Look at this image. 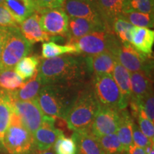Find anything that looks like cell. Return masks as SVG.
Wrapping results in <instances>:
<instances>
[{"label":"cell","instance_id":"2e32d148","mask_svg":"<svg viewBox=\"0 0 154 154\" xmlns=\"http://www.w3.org/2000/svg\"><path fill=\"white\" fill-rule=\"evenodd\" d=\"M20 24L19 30L21 34L30 44L45 42L51 39V36L47 35L42 29L39 14L36 11Z\"/></svg>","mask_w":154,"mask_h":154},{"label":"cell","instance_id":"4fadbf2b","mask_svg":"<svg viewBox=\"0 0 154 154\" xmlns=\"http://www.w3.org/2000/svg\"><path fill=\"white\" fill-rule=\"evenodd\" d=\"M62 131L55 126V119L44 115L41 126L33 134L36 150L44 151L53 147Z\"/></svg>","mask_w":154,"mask_h":154},{"label":"cell","instance_id":"9c48e42d","mask_svg":"<svg viewBox=\"0 0 154 154\" xmlns=\"http://www.w3.org/2000/svg\"><path fill=\"white\" fill-rule=\"evenodd\" d=\"M42 29L49 36L67 37L69 17L62 7L41 9L38 11Z\"/></svg>","mask_w":154,"mask_h":154},{"label":"cell","instance_id":"83f0119b","mask_svg":"<svg viewBox=\"0 0 154 154\" xmlns=\"http://www.w3.org/2000/svg\"><path fill=\"white\" fill-rule=\"evenodd\" d=\"M134 26L122 17L115 19L113 24V32L121 44H131V32Z\"/></svg>","mask_w":154,"mask_h":154},{"label":"cell","instance_id":"6da1fadb","mask_svg":"<svg viewBox=\"0 0 154 154\" xmlns=\"http://www.w3.org/2000/svg\"><path fill=\"white\" fill-rule=\"evenodd\" d=\"M86 57L66 55L40 61L38 74L43 85L84 87L90 73Z\"/></svg>","mask_w":154,"mask_h":154},{"label":"cell","instance_id":"836d02e7","mask_svg":"<svg viewBox=\"0 0 154 154\" xmlns=\"http://www.w3.org/2000/svg\"><path fill=\"white\" fill-rule=\"evenodd\" d=\"M137 119L138 127L141 132L149 138L151 143H154V126L153 123L148 119L143 111L139 109L138 112Z\"/></svg>","mask_w":154,"mask_h":154},{"label":"cell","instance_id":"e575fe53","mask_svg":"<svg viewBox=\"0 0 154 154\" xmlns=\"http://www.w3.org/2000/svg\"><path fill=\"white\" fill-rule=\"evenodd\" d=\"M134 104V103H133ZM143 111L148 119L153 123L154 121V96L153 91L150 92L138 104H134Z\"/></svg>","mask_w":154,"mask_h":154},{"label":"cell","instance_id":"ac0fdd59","mask_svg":"<svg viewBox=\"0 0 154 154\" xmlns=\"http://www.w3.org/2000/svg\"><path fill=\"white\" fill-rule=\"evenodd\" d=\"M88 67L95 76L111 75L117 62L116 57L110 51H106L93 57H86Z\"/></svg>","mask_w":154,"mask_h":154},{"label":"cell","instance_id":"5b68a950","mask_svg":"<svg viewBox=\"0 0 154 154\" xmlns=\"http://www.w3.org/2000/svg\"><path fill=\"white\" fill-rule=\"evenodd\" d=\"M120 42L114 34L106 30H99L86 34L76 41L67 44L76 48L77 54L88 57L106 51L113 52Z\"/></svg>","mask_w":154,"mask_h":154},{"label":"cell","instance_id":"7bdbcfd3","mask_svg":"<svg viewBox=\"0 0 154 154\" xmlns=\"http://www.w3.org/2000/svg\"><path fill=\"white\" fill-rule=\"evenodd\" d=\"M4 2H5V0H0V5H3Z\"/></svg>","mask_w":154,"mask_h":154},{"label":"cell","instance_id":"9a60e30c","mask_svg":"<svg viewBox=\"0 0 154 154\" xmlns=\"http://www.w3.org/2000/svg\"><path fill=\"white\" fill-rule=\"evenodd\" d=\"M131 95L129 103L138 104L153 90L152 74L145 72L130 73Z\"/></svg>","mask_w":154,"mask_h":154},{"label":"cell","instance_id":"cb8c5ba5","mask_svg":"<svg viewBox=\"0 0 154 154\" xmlns=\"http://www.w3.org/2000/svg\"><path fill=\"white\" fill-rule=\"evenodd\" d=\"M12 103L8 91L0 89V149H2L4 136L10 123Z\"/></svg>","mask_w":154,"mask_h":154},{"label":"cell","instance_id":"484cf974","mask_svg":"<svg viewBox=\"0 0 154 154\" xmlns=\"http://www.w3.org/2000/svg\"><path fill=\"white\" fill-rule=\"evenodd\" d=\"M39 63L40 59L38 56H26L17 63L14 70L24 82H26L38 72Z\"/></svg>","mask_w":154,"mask_h":154},{"label":"cell","instance_id":"ee69618b","mask_svg":"<svg viewBox=\"0 0 154 154\" xmlns=\"http://www.w3.org/2000/svg\"><path fill=\"white\" fill-rule=\"evenodd\" d=\"M122 154H125V152H124V153H122Z\"/></svg>","mask_w":154,"mask_h":154},{"label":"cell","instance_id":"4dcf8cb0","mask_svg":"<svg viewBox=\"0 0 154 154\" xmlns=\"http://www.w3.org/2000/svg\"><path fill=\"white\" fill-rule=\"evenodd\" d=\"M121 17L126 19L127 22L131 23L133 26L148 29L153 27V14H145L138 11H131L124 13Z\"/></svg>","mask_w":154,"mask_h":154},{"label":"cell","instance_id":"d4e9b609","mask_svg":"<svg viewBox=\"0 0 154 154\" xmlns=\"http://www.w3.org/2000/svg\"><path fill=\"white\" fill-rule=\"evenodd\" d=\"M120 119L116 134L125 151L133 144L132 130L134 120L126 109L120 111Z\"/></svg>","mask_w":154,"mask_h":154},{"label":"cell","instance_id":"e0dca14e","mask_svg":"<svg viewBox=\"0 0 154 154\" xmlns=\"http://www.w3.org/2000/svg\"><path fill=\"white\" fill-rule=\"evenodd\" d=\"M154 43V32L148 28L134 26L131 45L141 54L151 57Z\"/></svg>","mask_w":154,"mask_h":154},{"label":"cell","instance_id":"f1b7e54d","mask_svg":"<svg viewBox=\"0 0 154 154\" xmlns=\"http://www.w3.org/2000/svg\"><path fill=\"white\" fill-rule=\"evenodd\" d=\"M24 83L16 74L14 69L0 71V89L14 91L22 88Z\"/></svg>","mask_w":154,"mask_h":154},{"label":"cell","instance_id":"5bb4252c","mask_svg":"<svg viewBox=\"0 0 154 154\" xmlns=\"http://www.w3.org/2000/svg\"><path fill=\"white\" fill-rule=\"evenodd\" d=\"M126 0H98L96 7L103 21L106 29L113 32V24L116 19L124 13Z\"/></svg>","mask_w":154,"mask_h":154},{"label":"cell","instance_id":"30bf717a","mask_svg":"<svg viewBox=\"0 0 154 154\" xmlns=\"http://www.w3.org/2000/svg\"><path fill=\"white\" fill-rule=\"evenodd\" d=\"M13 111L18 116L25 128L33 135L41 126L44 114L36 100L17 101L11 99Z\"/></svg>","mask_w":154,"mask_h":154},{"label":"cell","instance_id":"74e56055","mask_svg":"<svg viewBox=\"0 0 154 154\" xmlns=\"http://www.w3.org/2000/svg\"><path fill=\"white\" fill-rule=\"evenodd\" d=\"M36 7V11L44 9L62 7L65 0H33Z\"/></svg>","mask_w":154,"mask_h":154},{"label":"cell","instance_id":"603a6c76","mask_svg":"<svg viewBox=\"0 0 154 154\" xmlns=\"http://www.w3.org/2000/svg\"><path fill=\"white\" fill-rule=\"evenodd\" d=\"M112 77L120 90L123 103L125 107L128 106L131 95L130 72L117 61L112 73Z\"/></svg>","mask_w":154,"mask_h":154},{"label":"cell","instance_id":"3957f363","mask_svg":"<svg viewBox=\"0 0 154 154\" xmlns=\"http://www.w3.org/2000/svg\"><path fill=\"white\" fill-rule=\"evenodd\" d=\"M99 106L93 88H83L64 118L68 128L74 132H85L91 130V124Z\"/></svg>","mask_w":154,"mask_h":154},{"label":"cell","instance_id":"d6a6232c","mask_svg":"<svg viewBox=\"0 0 154 154\" xmlns=\"http://www.w3.org/2000/svg\"><path fill=\"white\" fill-rule=\"evenodd\" d=\"M153 0H126L124 13L138 11L145 14H153Z\"/></svg>","mask_w":154,"mask_h":154},{"label":"cell","instance_id":"b9f144b4","mask_svg":"<svg viewBox=\"0 0 154 154\" xmlns=\"http://www.w3.org/2000/svg\"><path fill=\"white\" fill-rule=\"evenodd\" d=\"M84 1L87 2H88V3L96 5V2H97L98 0H84Z\"/></svg>","mask_w":154,"mask_h":154},{"label":"cell","instance_id":"f546056e","mask_svg":"<svg viewBox=\"0 0 154 154\" xmlns=\"http://www.w3.org/2000/svg\"><path fill=\"white\" fill-rule=\"evenodd\" d=\"M97 138L104 154H122L126 151L121 145L116 133Z\"/></svg>","mask_w":154,"mask_h":154},{"label":"cell","instance_id":"7c38bea8","mask_svg":"<svg viewBox=\"0 0 154 154\" xmlns=\"http://www.w3.org/2000/svg\"><path fill=\"white\" fill-rule=\"evenodd\" d=\"M62 8L69 17L88 19L95 24L101 25L106 29L96 5L84 0H65Z\"/></svg>","mask_w":154,"mask_h":154},{"label":"cell","instance_id":"ab89813d","mask_svg":"<svg viewBox=\"0 0 154 154\" xmlns=\"http://www.w3.org/2000/svg\"><path fill=\"white\" fill-rule=\"evenodd\" d=\"M125 154H146L145 150L142 148L134 145V143L128 147V149L125 151Z\"/></svg>","mask_w":154,"mask_h":154},{"label":"cell","instance_id":"8d00e7d4","mask_svg":"<svg viewBox=\"0 0 154 154\" xmlns=\"http://www.w3.org/2000/svg\"><path fill=\"white\" fill-rule=\"evenodd\" d=\"M132 140L133 143L134 145L137 146L140 148H142L143 149H145L150 143H151L149 140V138L146 137L145 135L141 132L138 125L135 124L134 122V124H133Z\"/></svg>","mask_w":154,"mask_h":154},{"label":"cell","instance_id":"ba28073f","mask_svg":"<svg viewBox=\"0 0 154 154\" xmlns=\"http://www.w3.org/2000/svg\"><path fill=\"white\" fill-rule=\"evenodd\" d=\"M113 54L118 62L130 73L145 72L153 74V61L151 57L140 54L131 44L123 45L120 43Z\"/></svg>","mask_w":154,"mask_h":154},{"label":"cell","instance_id":"277c9868","mask_svg":"<svg viewBox=\"0 0 154 154\" xmlns=\"http://www.w3.org/2000/svg\"><path fill=\"white\" fill-rule=\"evenodd\" d=\"M2 150L7 154H34L36 152L33 135L24 128L14 111L4 136Z\"/></svg>","mask_w":154,"mask_h":154},{"label":"cell","instance_id":"1f68e13d","mask_svg":"<svg viewBox=\"0 0 154 154\" xmlns=\"http://www.w3.org/2000/svg\"><path fill=\"white\" fill-rule=\"evenodd\" d=\"M54 145L56 154H77V146L74 138L66 137L63 133L59 135Z\"/></svg>","mask_w":154,"mask_h":154},{"label":"cell","instance_id":"8fae6325","mask_svg":"<svg viewBox=\"0 0 154 154\" xmlns=\"http://www.w3.org/2000/svg\"><path fill=\"white\" fill-rule=\"evenodd\" d=\"M120 111L114 108L100 105L91 124V132L99 138L116 133L118 128Z\"/></svg>","mask_w":154,"mask_h":154},{"label":"cell","instance_id":"d590c367","mask_svg":"<svg viewBox=\"0 0 154 154\" xmlns=\"http://www.w3.org/2000/svg\"><path fill=\"white\" fill-rule=\"evenodd\" d=\"M0 27L19 28V24L16 22L11 13L4 5H0Z\"/></svg>","mask_w":154,"mask_h":154},{"label":"cell","instance_id":"44dd1931","mask_svg":"<svg viewBox=\"0 0 154 154\" xmlns=\"http://www.w3.org/2000/svg\"><path fill=\"white\" fill-rule=\"evenodd\" d=\"M72 137L76 142L77 154H104L97 137L92 134L91 131L74 132Z\"/></svg>","mask_w":154,"mask_h":154},{"label":"cell","instance_id":"f35d334b","mask_svg":"<svg viewBox=\"0 0 154 154\" xmlns=\"http://www.w3.org/2000/svg\"><path fill=\"white\" fill-rule=\"evenodd\" d=\"M10 29L11 28L0 27V56H1L2 51L5 47L7 38H8Z\"/></svg>","mask_w":154,"mask_h":154},{"label":"cell","instance_id":"60d3db41","mask_svg":"<svg viewBox=\"0 0 154 154\" xmlns=\"http://www.w3.org/2000/svg\"><path fill=\"white\" fill-rule=\"evenodd\" d=\"M38 154H56L54 150V147H51V149L47 150V151H39V153Z\"/></svg>","mask_w":154,"mask_h":154},{"label":"cell","instance_id":"ffe728a7","mask_svg":"<svg viewBox=\"0 0 154 154\" xmlns=\"http://www.w3.org/2000/svg\"><path fill=\"white\" fill-rule=\"evenodd\" d=\"M3 5L8 9L18 24L36 11L33 0H5Z\"/></svg>","mask_w":154,"mask_h":154},{"label":"cell","instance_id":"d6986e66","mask_svg":"<svg viewBox=\"0 0 154 154\" xmlns=\"http://www.w3.org/2000/svg\"><path fill=\"white\" fill-rule=\"evenodd\" d=\"M99 30H106L103 26L82 18L69 17L67 44L76 41L86 34Z\"/></svg>","mask_w":154,"mask_h":154},{"label":"cell","instance_id":"7a4b0ae2","mask_svg":"<svg viewBox=\"0 0 154 154\" xmlns=\"http://www.w3.org/2000/svg\"><path fill=\"white\" fill-rule=\"evenodd\" d=\"M83 88L46 84L40 89L35 100L45 116L64 119L69 109Z\"/></svg>","mask_w":154,"mask_h":154},{"label":"cell","instance_id":"7402d4cb","mask_svg":"<svg viewBox=\"0 0 154 154\" xmlns=\"http://www.w3.org/2000/svg\"><path fill=\"white\" fill-rule=\"evenodd\" d=\"M43 84L38 72L29 80L25 82L22 88L14 91H8L11 99L17 101H31L36 99Z\"/></svg>","mask_w":154,"mask_h":154},{"label":"cell","instance_id":"4316f807","mask_svg":"<svg viewBox=\"0 0 154 154\" xmlns=\"http://www.w3.org/2000/svg\"><path fill=\"white\" fill-rule=\"evenodd\" d=\"M77 54V51L73 45H59L55 42H44L42 46V57L48 59L63 54Z\"/></svg>","mask_w":154,"mask_h":154},{"label":"cell","instance_id":"8992f818","mask_svg":"<svg viewBox=\"0 0 154 154\" xmlns=\"http://www.w3.org/2000/svg\"><path fill=\"white\" fill-rule=\"evenodd\" d=\"M30 44L21 34L19 28H11L0 56V71L13 69L21 59L32 50Z\"/></svg>","mask_w":154,"mask_h":154},{"label":"cell","instance_id":"52a82bcc","mask_svg":"<svg viewBox=\"0 0 154 154\" xmlns=\"http://www.w3.org/2000/svg\"><path fill=\"white\" fill-rule=\"evenodd\" d=\"M93 90L99 104L121 111L126 109L120 90L111 75H98L94 80Z\"/></svg>","mask_w":154,"mask_h":154}]
</instances>
